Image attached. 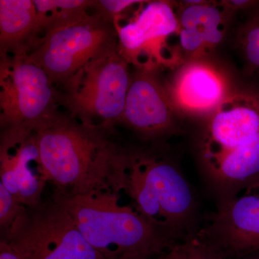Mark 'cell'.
Returning <instances> with one entry per match:
<instances>
[{"mask_svg": "<svg viewBox=\"0 0 259 259\" xmlns=\"http://www.w3.org/2000/svg\"><path fill=\"white\" fill-rule=\"evenodd\" d=\"M223 5L229 10L233 13L236 10L246 9L253 5L258 4V2L250 1V0H229V1H222Z\"/></svg>", "mask_w": 259, "mask_h": 259, "instance_id": "cell-21", "label": "cell"}, {"mask_svg": "<svg viewBox=\"0 0 259 259\" xmlns=\"http://www.w3.org/2000/svg\"><path fill=\"white\" fill-rule=\"evenodd\" d=\"M59 91L26 52L1 57L0 125L35 131L59 113Z\"/></svg>", "mask_w": 259, "mask_h": 259, "instance_id": "cell-8", "label": "cell"}, {"mask_svg": "<svg viewBox=\"0 0 259 259\" xmlns=\"http://www.w3.org/2000/svg\"><path fill=\"white\" fill-rule=\"evenodd\" d=\"M40 169L54 193L120 192L127 150L112 130L60 112L34 131Z\"/></svg>", "mask_w": 259, "mask_h": 259, "instance_id": "cell-1", "label": "cell"}, {"mask_svg": "<svg viewBox=\"0 0 259 259\" xmlns=\"http://www.w3.org/2000/svg\"><path fill=\"white\" fill-rule=\"evenodd\" d=\"M3 241L22 259H104L54 194L34 207H25Z\"/></svg>", "mask_w": 259, "mask_h": 259, "instance_id": "cell-7", "label": "cell"}, {"mask_svg": "<svg viewBox=\"0 0 259 259\" xmlns=\"http://www.w3.org/2000/svg\"><path fill=\"white\" fill-rule=\"evenodd\" d=\"M0 259H22L6 241L0 242Z\"/></svg>", "mask_w": 259, "mask_h": 259, "instance_id": "cell-22", "label": "cell"}, {"mask_svg": "<svg viewBox=\"0 0 259 259\" xmlns=\"http://www.w3.org/2000/svg\"><path fill=\"white\" fill-rule=\"evenodd\" d=\"M238 259H259V248L252 250Z\"/></svg>", "mask_w": 259, "mask_h": 259, "instance_id": "cell-23", "label": "cell"}, {"mask_svg": "<svg viewBox=\"0 0 259 259\" xmlns=\"http://www.w3.org/2000/svg\"><path fill=\"white\" fill-rule=\"evenodd\" d=\"M197 233L228 258L259 248V177L224 195L207 226Z\"/></svg>", "mask_w": 259, "mask_h": 259, "instance_id": "cell-10", "label": "cell"}, {"mask_svg": "<svg viewBox=\"0 0 259 259\" xmlns=\"http://www.w3.org/2000/svg\"><path fill=\"white\" fill-rule=\"evenodd\" d=\"M153 72L138 69L131 75L121 121L146 139H156L171 131L176 115L166 88Z\"/></svg>", "mask_w": 259, "mask_h": 259, "instance_id": "cell-12", "label": "cell"}, {"mask_svg": "<svg viewBox=\"0 0 259 259\" xmlns=\"http://www.w3.org/2000/svg\"><path fill=\"white\" fill-rule=\"evenodd\" d=\"M0 177V184L25 207H34L44 199L47 182L40 169L34 131H1Z\"/></svg>", "mask_w": 259, "mask_h": 259, "instance_id": "cell-11", "label": "cell"}, {"mask_svg": "<svg viewBox=\"0 0 259 259\" xmlns=\"http://www.w3.org/2000/svg\"><path fill=\"white\" fill-rule=\"evenodd\" d=\"M114 23L121 54L138 69H175L186 62L177 9L169 2L142 1L128 21Z\"/></svg>", "mask_w": 259, "mask_h": 259, "instance_id": "cell-9", "label": "cell"}, {"mask_svg": "<svg viewBox=\"0 0 259 259\" xmlns=\"http://www.w3.org/2000/svg\"><path fill=\"white\" fill-rule=\"evenodd\" d=\"M206 177L224 195L259 177V94H231L209 116L201 139Z\"/></svg>", "mask_w": 259, "mask_h": 259, "instance_id": "cell-2", "label": "cell"}, {"mask_svg": "<svg viewBox=\"0 0 259 259\" xmlns=\"http://www.w3.org/2000/svg\"><path fill=\"white\" fill-rule=\"evenodd\" d=\"M119 47L115 23L95 11L40 34L26 53L62 87L92 61Z\"/></svg>", "mask_w": 259, "mask_h": 259, "instance_id": "cell-5", "label": "cell"}, {"mask_svg": "<svg viewBox=\"0 0 259 259\" xmlns=\"http://www.w3.org/2000/svg\"><path fill=\"white\" fill-rule=\"evenodd\" d=\"M156 259H229L221 250L194 233L175 242Z\"/></svg>", "mask_w": 259, "mask_h": 259, "instance_id": "cell-17", "label": "cell"}, {"mask_svg": "<svg viewBox=\"0 0 259 259\" xmlns=\"http://www.w3.org/2000/svg\"><path fill=\"white\" fill-rule=\"evenodd\" d=\"M166 89L176 112L190 116H210L231 95L222 71L202 59L185 62Z\"/></svg>", "mask_w": 259, "mask_h": 259, "instance_id": "cell-13", "label": "cell"}, {"mask_svg": "<svg viewBox=\"0 0 259 259\" xmlns=\"http://www.w3.org/2000/svg\"><path fill=\"white\" fill-rule=\"evenodd\" d=\"M120 193L172 243L197 233L193 190L170 160L149 151L127 150Z\"/></svg>", "mask_w": 259, "mask_h": 259, "instance_id": "cell-3", "label": "cell"}, {"mask_svg": "<svg viewBox=\"0 0 259 259\" xmlns=\"http://www.w3.org/2000/svg\"><path fill=\"white\" fill-rule=\"evenodd\" d=\"M54 195L74 220L86 241L104 259H153L172 244L148 222L120 192L97 191Z\"/></svg>", "mask_w": 259, "mask_h": 259, "instance_id": "cell-4", "label": "cell"}, {"mask_svg": "<svg viewBox=\"0 0 259 259\" xmlns=\"http://www.w3.org/2000/svg\"><path fill=\"white\" fill-rule=\"evenodd\" d=\"M37 35L33 0H0V56L26 52Z\"/></svg>", "mask_w": 259, "mask_h": 259, "instance_id": "cell-15", "label": "cell"}, {"mask_svg": "<svg viewBox=\"0 0 259 259\" xmlns=\"http://www.w3.org/2000/svg\"><path fill=\"white\" fill-rule=\"evenodd\" d=\"M37 14V35L75 20L93 9L91 0H33Z\"/></svg>", "mask_w": 259, "mask_h": 259, "instance_id": "cell-16", "label": "cell"}, {"mask_svg": "<svg viewBox=\"0 0 259 259\" xmlns=\"http://www.w3.org/2000/svg\"><path fill=\"white\" fill-rule=\"evenodd\" d=\"M141 2L137 0H99L95 1L93 9L104 18L114 22L120 18L124 12Z\"/></svg>", "mask_w": 259, "mask_h": 259, "instance_id": "cell-20", "label": "cell"}, {"mask_svg": "<svg viewBox=\"0 0 259 259\" xmlns=\"http://www.w3.org/2000/svg\"><path fill=\"white\" fill-rule=\"evenodd\" d=\"M25 206L0 184V227L6 233Z\"/></svg>", "mask_w": 259, "mask_h": 259, "instance_id": "cell-19", "label": "cell"}, {"mask_svg": "<svg viewBox=\"0 0 259 259\" xmlns=\"http://www.w3.org/2000/svg\"><path fill=\"white\" fill-rule=\"evenodd\" d=\"M129 66L119 47L109 51L63 85L60 102L76 118L112 130L122 121L131 79Z\"/></svg>", "mask_w": 259, "mask_h": 259, "instance_id": "cell-6", "label": "cell"}, {"mask_svg": "<svg viewBox=\"0 0 259 259\" xmlns=\"http://www.w3.org/2000/svg\"><path fill=\"white\" fill-rule=\"evenodd\" d=\"M239 44L249 69L259 71V11L242 28Z\"/></svg>", "mask_w": 259, "mask_h": 259, "instance_id": "cell-18", "label": "cell"}, {"mask_svg": "<svg viewBox=\"0 0 259 259\" xmlns=\"http://www.w3.org/2000/svg\"><path fill=\"white\" fill-rule=\"evenodd\" d=\"M179 42L185 61L202 59L223 41L231 12L221 3L185 1L177 9Z\"/></svg>", "mask_w": 259, "mask_h": 259, "instance_id": "cell-14", "label": "cell"}]
</instances>
